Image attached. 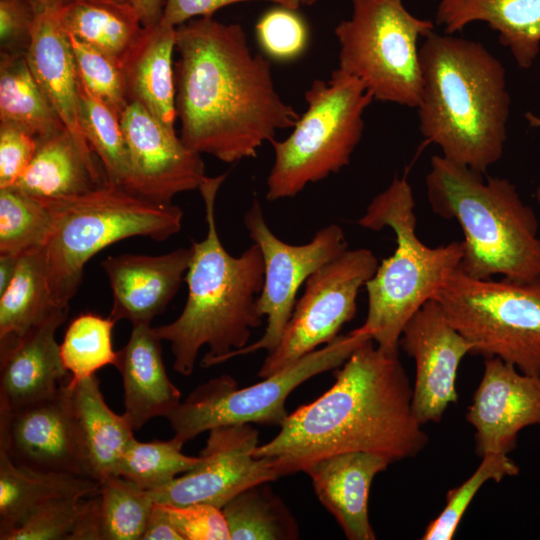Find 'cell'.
Here are the masks:
<instances>
[{
    "instance_id": "obj_1",
    "label": "cell",
    "mask_w": 540,
    "mask_h": 540,
    "mask_svg": "<svg viewBox=\"0 0 540 540\" xmlns=\"http://www.w3.org/2000/svg\"><path fill=\"white\" fill-rule=\"evenodd\" d=\"M176 111L181 139L225 163L255 157L300 115L275 88L271 64L239 24L212 16L177 27Z\"/></svg>"
},
{
    "instance_id": "obj_2",
    "label": "cell",
    "mask_w": 540,
    "mask_h": 540,
    "mask_svg": "<svg viewBox=\"0 0 540 540\" xmlns=\"http://www.w3.org/2000/svg\"><path fill=\"white\" fill-rule=\"evenodd\" d=\"M412 394L399 351L368 339L336 371L331 388L289 414L254 455L271 459L280 477L344 452L377 453L393 461L414 457L428 436L413 413Z\"/></svg>"
},
{
    "instance_id": "obj_3",
    "label": "cell",
    "mask_w": 540,
    "mask_h": 540,
    "mask_svg": "<svg viewBox=\"0 0 540 540\" xmlns=\"http://www.w3.org/2000/svg\"><path fill=\"white\" fill-rule=\"evenodd\" d=\"M419 131L442 156L485 174L504 152L506 69L482 43L435 31L420 45Z\"/></svg>"
},
{
    "instance_id": "obj_4",
    "label": "cell",
    "mask_w": 540,
    "mask_h": 540,
    "mask_svg": "<svg viewBox=\"0 0 540 540\" xmlns=\"http://www.w3.org/2000/svg\"><path fill=\"white\" fill-rule=\"evenodd\" d=\"M227 174L206 177L198 189L204 201L207 234L193 242V255L185 275L187 300L171 323L154 327L156 335L170 343L173 368L190 376L203 346L208 352L202 367L223 363L233 351L248 345L252 329L262 324L257 299L264 282L261 250L253 243L241 255L224 248L216 227L215 199Z\"/></svg>"
},
{
    "instance_id": "obj_5",
    "label": "cell",
    "mask_w": 540,
    "mask_h": 540,
    "mask_svg": "<svg viewBox=\"0 0 540 540\" xmlns=\"http://www.w3.org/2000/svg\"><path fill=\"white\" fill-rule=\"evenodd\" d=\"M442 155L426 175L432 211L460 225L464 240L458 270L475 279L528 280L540 276L538 219L505 178L488 177Z\"/></svg>"
},
{
    "instance_id": "obj_6",
    "label": "cell",
    "mask_w": 540,
    "mask_h": 540,
    "mask_svg": "<svg viewBox=\"0 0 540 540\" xmlns=\"http://www.w3.org/2000/svg\"><path fill=\"white\" fill-rule=\"evenodd\" d=\"M357 223L373 231L389 227L396 236L394 253L365 285L368 310L362 326L379 347L399 351L406 323L457 271L462 242L431 247L419 239L414 195L404 177H395L376 195Z\"/></svg>"
},
{
    "instance_id": "obj_7",
    "label": "cell",
    "mask_w": 540,
    "mask_h": 540,
    "mask_svg": "<svg viewBox=\"0 0 540 540\" xmlns=\"http://www.w3.org/2000/svg\"><path fill=\"white\" fill-rule=\"evenodd\" d=\"M53 225L42 248L53 303L68 309L86 263L111 244L143 236L164 241L178 233L183 211L161 205L108 182L83 194L41 198Z\"/></svg>"
},
{
    "instance_id": "obj_8",
    "label": "cell",
    "mask_w": 540,
    "mask_h": 540,
    "mask_svg": "<svg viewBox=\"0 0 540 540\" xmlns=\"http://www.w3.org/2000/svg\"><path fill=\"white\" fill-rule=\"evenodd\" d=\"M374 101L361 81L338 68L328 80L316 79L305 91L306 110L284 140H272L273 165L266 199L296 196L349 165L365 127L364 113Z\"/></svg>"
},
{
    "instance_id": "obj_9",
    "label": "cell",
    "mask_w": 540,
    "mask_h": 540,
    "mask_svg": "<svg viewBox=\"0 0 540 540\" xmlns=\"http://www.w3.org/2000/svg\"><path fill=\"white\" fill-rule=\"evenodd\" d=\"M434 23L411 14L403 0H352L334 29L338 69L357 78L374 101L417 108L422 89L420 38Z\"/></svg>"
},
{
    "instance_id": "obj_10",
    "label": "cell",
    "mask_w": 540,
    "mask_h": 540,
    "mask_svg": "<svg viewBox=\"0 0 540 540\" xmlns=\"http://www.w3.org/2000/svg\"><path fill=\"white\" fill-rule=\"evenodd\" d=\"M433 299L471 354L497 357L540 376V276L475 279L457 271Z\"/></svg>"
},
{
    "instance_id": "obj_11",
    "label": "cell",
    "mask_w": 540,
    "mask_h": 540,
    "mask_svg": "<svg viewBox=\"0 0 540 540\" xmlns=\"http://www.w3.org/2000/svg\"><path fill=\"white\" fill-rule=\"evenodd\" d=\"M368 339L370 334L360 326L245 388L229 375L199 385L166 417L174 437L186 443L212 428L233 424L280 427L289 415L285 403L290 393L308 379L342 366Z\"/></svg>"
},
{
    "instance_id": "obj_12",
    "label": "cell",
    "mask_w": 540,
    "mask_h": 540,
    "mask_svg": "<svg viewBox=\"0 0 540 540\" xmlns=\"http://www.w3.org/2000/svg\"><path fill=\"white\" fill-rule=\"evenodd\" d=\"M378 265L371 250L346 249L315 271L306 280L281 340L264 359L258 376L263 379L277 373L334 340L355 316L359 291Z\"/></svg>"
},
{
    "instance_id": "obj_13",
    "label": "cell",
    "mask_w": 540,
    "mask_h": 540,
    "mask_svg": "<svg viewBox=\"0 0 540 540\" xmlns=\"http://www.w3.org/2000/svg\"><path fill=\"white\" fill-rule=\"evenodd\" d=\"M244 225L263 256L264 282L257 309L266 317L267 325L260 339L230 352L223 362L261 349L272 352L291 317L299 288L315 271L347 249L344 231L337 224L318 230L312 240L303 245L282 241L267 225L257 199L246 211Z\"/></svg>"
},
{
    "instance_id": "obj_14",
    "label": "cell",
    "mask_w": 540,
    "mask_h": 540,
    "mask_svg": "<svg viewBox=\"0 0 540 540\" xmlns=\"http://www.w3.org/2000/svg\"><path fill=\"white\" fill-rule=\"evenodd\" d=\"M208 432L200 463L150 490L154 502L207 503L222 508L247 488L280 478L271 459L254 455L258 430L251 424L218 426Z\"/></svg>"
},
{
    "instance_id": "obj_15",
    "label": "cell",
    "mask_w": 540,
    "mask_h": 540,
    "mask_svg": "<svg viewBox=\"0 0 540 540\" xmlns=\"http://www.w3.org/2000/svg\"><path fill=\"white\" fill-rule=\"evenodd\" d=\"M120 123L129 161L124 188L161 205H171L177 194L200 188L207 177L201 154L175 130L135 102L126 106Z\"/></svg>"
},
{
    "instance_id": "obj_16",
    "label": "cell",
    "mask_w": 540,
    "mask_h": 540,
    "mask_svg": "<svg viewBox=\"0 0 540 540\" xmlns=\"http://www.w3.org/2000/svg\"><path fill=\"white\" fill-rule=\"evenodd\" d=\"M68 380L48 399L15 411H0V448L21 466L91 478Z\"/></svg>"
},
{
    "instance_id": "obj_17",
    "label": "cell",
    "mask_w": 540,
    "mask_h": 540,
    "mask_svg": "<svg viewBox=\"0 0 540 540\" xmlns=\"http://www.w3.org/2000/svg\"><path fill=\"white\" fill-rule=\"evenodd\" d=\"M399 347L415 362L412 409L416 419L422 426L440 422L449 405L458 400L457 372L471 345L431 299L406 323Z\"/></svg>"
},
{
    "instance_id": "obj_18",
    "label": "cell",
    "mask_w": 540,
    "mask_h": 540,
    "mask_svg": "<svg viewBox=\"0 0 540 540\" xmlns=\"http://www.w3.org/2000/svg\"><path fill=\"white\" fill-rule=\"evenodd\" d=\"M466 418L475 429L480 457L508 454L521 430L540 425V376L525 374L497 357L485 358Z\"/></svg>"
},
{
    "instance_id": "obj_19",
    "label": "cell",
    "mask_w": 540,
    "mask_h": 540,
    "mask_svg": "<svg viewBox=\"0 0 540 540\" xmlns=\"http://www.w3.org/2000/svg\"><path fill=\"white\" fill-rule=\"evenodd\" d=\"M67 315L68 309L58 308L22 336L0 343V411L48 399L70 378L55 337Z\"/></svg>"
},
{
    "instance_id": "obj_20",
    "label": "cell",
    "mask_w": 540,
    "mask_h": 540,
    "mask_svg": "<svg viewBox=\"0 0 540 540\" xmlns=\"http://www.w3.org/2000/svg\"><path fill=\"white\" fill-rule=\"evenodd\" d=\"M193 248L162 255L120 254L101 261L113 297L109 317L132 325L150 324L177 293L190 266Z\"/></svg>"
},
{
    "instance_id": "obj_21",
    "label": "cell",
    "mask_w": 540,
    "mask_h": 540,
    "mask_svg": "<svg viewBox=\"0 0 540 540\" xmlns=\"http://www.w3.org/2000/svg\"><path fill=\"white\" fill-rule=\"evenodd\" d=\"M394 462L390 457L363 451L323 457L305 472L321 504L334 516L349 540H374L368 500L375 476Z\"/></svg>"
},
{
    "instance_id": "obj_22",
    "label": "cell",
    "mask_w": 540,
    "mask_h": 540,
    "mask_svg": "<svg viewBox=\"0 0 540 540\" xmlns=\"http://www.w3.org/2000/svg\"><path fill=\"white\" fill-rule=\"evenodd\" d=\"M36 15L26 58L32 73L80 149L94 157L79 123L75 56L56 15V0H34Z\"/></svg>"
},
{
    "instance_id": "obj_23",
    "label": "cell",
    "mask_w": 540,
    "mask_h": 540,
    "mask_svg": "<svg viewBox=\"0 0 540 540\" xmlns=\"http://www.w3.org/2000/svg\"><path fill=\"white\" fill-rule=\"evenodd\" d=\"M161 341L150 324H136L125 346L117 351L123 415L134 431L152 418L167 417L181 402V393L166 372Z\"/></svg>"
},
{
    "instance_id": "obj_24",
    "label": "cell",
    "mask_w": 540,
    "mask_h": 540,
    "mask_svg": "<svg viewBox=\"0 0 540 540\" xmlns=\"http://www.w3.org/2000/svg\"><path fill=\"white\" fill-rule=\"evenodd\" d=\"M435 22L447 34L486 23L521 69H529L540 53V0H438Z\"/></svg>"
},
{
    "instance_id": "obj_25",
    "label": "cell",
    "mask_w": 540,
    "mask_h": 540,
    "mask_svg": "<svg viewBox=\"0 0 540 540\" xmlns=\"http://www.w3.org/2000/svg\"><path fill=\"white\" fill-rule=\"evenodd\" d=\"M177 27L159 22L143 32L123 62L129 102L175 130L176 88L173 52Z\"/></svg>"
},
{
    "instance_id": "obj_26",
    "label": "cell",
    "mask_w": 540,
    "mask_h": 540,
    "mask_svg": "<svg viewBox=\"0 0 540 540\" xmlns=\"http://www.w3.org/2000/svg\"><path fill=\"white\" fill-rule=\"evenodd\" d=\"M68 387L91 478L100 482L117 475L119 463L135 438L133 428L123 414H116L106 404L95 374L77 381L69 379Z\"/></svg>"
},
{
    "instance_id": "obj_27",
    "label": "cell",
    "mask_w": 540,
    "mask_h": 540,
    "mask_svg": "<svg viewBox=\"0 0 540 540\" xmlns=\"http://www.w3.org/2000/svg\"><path fill=\"white\" fill-rule=\"evenodd\" d=\"M37 141L30 164L11 187L48 199L83 194L107 182L67 129Z\"/></svg>"
},
{
    "instance_id": "obj_28",
    "label": "cell",
    "mask_w": 540,
    "mask_h": 540,
    "mask_svg": "<svg viewBox=\"0 0 540 540\" xmlns=\"http://www.w3.org/2000/svg\"><path fill=\"white\" fill-rule=\"evenodd\" d=\"M62 29L76 39L124 62L143 32L130 2L116 0H56Z\"/></svg>"
},
{
    "instance_id": "obj_29",
    "label": "cell",
    "mask_w": 540,
    "mask_h": 540,
    "mask_svg": "<svg viewBox=\"0 0 540 540\" xmlns=\"http://www.w3.org/2000/svg\"><path fill=\"white\" fill-rule=\"evenodd\" d=\"M99 482L80 475L42 471L14 463L0 448V534L50 499L98 494Z\"/></svg>"
},
{
    "instance_id": "obj_30",
    "label": "cell",
    "mask_w": 540,
    "mask_h": 540,
    "mask_svg": "<svg viewBox=\"0 0 540 540\" xmlns=\"http://www.w3.org/2000/svg\"><path fill=\"white\" fill-rule=\"evenodd\" d=\"M0 122L18 126L37 140L66 129L32 73L26 55L1 54Z\"/></svg>"
},
{
    "instance_id": "obj_31",
    "label": "cell",
    "mask_w": 540,
    "mask_h": 540,
    "mask_svg": "<svg viewBox=\"0 0 540 540\" xmlns=\"http://www.w3.org/2000/svg\"><path fill=\"white\" fill-rule=\"evenodd\" d=\"M56 309L42 248L20 254L11 282L0 293V343L22 336Z\"/></svg>"
},
{
    "instance_id": "obj_32",
    "label": "cell",
    "mask_w": 540,
    "mask_h": 540,
    "mask_svg": "<svg viewBox=\"0 0 540 540\" xmlns=\"http://www.w3.org/2000/svg\"><path fill=\"white\" fill-rule=\"evenodd\" d=\"M253 485L222 507L230 540H294L297 522L284 502L267 485Z\"/></svg>"
},
{
    "instance_id": "obj_33",
    "label": "cell",
    "mask_w": 540,
    "mask_h": 540,
    "mask_svg": "<svg viewBox=\"0 0 540 540\" xmlns=\"http://www.w3.org/2000/svg\"><path fill=\"white\" fill-rule=\"evenodd\" d=\"M78 109L82 134L100 158L107 182L124 187L129 176V161L120 118L84 85L80 77Z\"/></svg>"
},
{
    "instance_id": "obj_34",
    "label": "cell",
    "mask_w": 540,
    "mask_h": 540,
    "mask_svg": "<svg viewBox=\"0 0 540 540\" xmlns=\"http://www.w3.org/2000/svg\"><path fill=\"white\" fill-rule=\"evenodd\" d=\"M153 504L149 490L123 476L101 480L98 518L102 540H141Z\"/></svg>"
},
{
    "instance_id": "obj_35",
    "label": "cell",
    "mask_w": 540,
    "mask_h": 540,
    "mask_svg": "<svg viewBox=\"0 0 540 540\" xmlns=\"http://www.w3.org/2000/svg\"><path fill=\"white\" fill-rule=\"evenodd\" d=\"M52 225L51 210L41 198L14 187L0 188V255L43 248Z\"/></svg>"
},
{
    "instance_id": "obj_36",
    "label": "cell",
    "mask_w": 540,
    "mask_h": 540,
    "mask_svg": "<svg viewBox=\"0 0 540 540\" xmlns=\"http://www.w3.org/2000/svg\"><path fill=\"white\" fill-rule=\"evenodd\" d=\"M116 322L95 313H82L68 325L60 353L70 379L77 381L95 374L107 365L116 366L118 352L112 346Z\"/></svg>"
},
{
    "instance_id": "obj_37",
    "label": "cell",
    "mask_w": 540,
    "mask_h": 540,
    "mask_svg": "<svg viewBox=\"0 0 540 540\" xmlns=\"http://www.w3.org/2000/svg\"><path fill=\"white\" fill-rule=\"evenodd\" d=\"M183 445L174 436L167 441L151 442L134 438L119 463L117 475L149 491L163 486L201 461L200 456L182 453Z\"/></svg>"
},
{
    "instance_id": "obj_38",
    "label": "cell",
    "mask_w": 540,
    "mask_h": 540,
    "mask_svg": "<svg viewBox=\"0 0 540 540\" xmlns=\"http://www.w3.org/2000/svg\"><path fill=\"white\" fill-rule=\"evenodd\" d=\"M96 495L62 497L32 508L1 540H73L79 524L93 507Z\"/></svg>"
},
{
    "instance_id": "obj_39",
    "label": "cell",
    "mask_w": 540,
    "mask_h": 540,
    "mask_svg": "<svg viewBox=\"0 0 540 540\" xmlns=\"http://www.w3.org/2000/svg\"><path fill=\"white\" fill-rule=\"evenodd\" d=\"M519 467L508 454H486L473 474L461 485L449 490L446 504L439 515L426 527L423 540H451L470 503L488 481L500 482L505 477L516 476Z\"/></svg>"
},
{
    "instance_id": "obj_40",
    "label": "cell",
    "mask_w": 540,
    "mask_h": 540,
    "mask_svg": "<svg viewBox=\"0 0 540 540\" xmlns=\"http://www.w3.org/2000/svg\"><path fill=\"white\" fill-rule=\"evenodd\" d=\"M68 36L81 81L120 118L130 103L123 63L71 35Z\"/></svg>"
},
{
    "instance_id": "obj_41",
    "label": "cell",
    "mask_w": 540,
    "mask_h": 540,
    "mask_svg": "<svg viewBox=\"0 0 540 540\" xmlns=\"http://www.w3.org/2000/svg\"><path fill=\"white\" fill-rule=\"evenodd\" d=\"M297 10L278 6L264 13L256 24L262 50L272 59L291 61L308 46L309 32Z\"/></svg>"
},
{
    "instance_id": "obj_42",
    "label": "cell",
    "mask_w": 540,
    "mask_h": 540,
    "mask_svg": "<svg viewBox=\"0 0 540 540\" xmlns=\"http://www.w3.org/2000/svg\"><path fill=\"white\" fill-rule=\"evenodd\" d=\"M183 540H230L222 508L207 503H162Z\"/></svg>"
},
{
    "instance_id": "obj_43",
    "label": "cell",
    "mask_w": 540,
    "mask_h": 540,
    "mask_svg": "<svg viewBox=\"0 0 540 540\" xmlns=\"http://www.w3.org/2000/svg\"><path fill=\"white\" fill-rule=\"evenodd\" d=\"M35 15L34 0H0L1 54L26 55Z\"/></svg>"
},
{
    "instance_id": "obj_44",
    "label": "cell",
    "mask_w": 540,
    "mask_h": 540,
    "mask_svg": "<svg viewBox=\"0 0 540 540\" xmlns=\"http://www.w3.org/2000/svg\"><path fill=\"white\" fill-rule=\"evenodd\" d=\"M37 139L24 129L0 122V188L11 187L30 164Z\"/></svg>"
},
{
    "instance_id": "obj_45",
    "label": "cell",
    "mask_w": 540,
    "mask_h": 540,
    "mask_svg": "<svg viewBox=\"0 0 540 540\" xmlns=\"http://www.w3.org/2000/svg\"><path fill=\"white\" fill-rule=\"evenodd\" d=\"M247 1H268L294 10L301 6L298 0H165L160 22L178 27L195 17L213 16L222 7Z\"/></svg>"
},
{
    "instance_id": "obj_46",
    "label": "cell",
    "mask_w": 540,
    "mask_h": 540,
    "mask_svg": "<svg viewBox=\"0 0 540 540\" xmlns=\"http://www.w3.org/2000/svg\"><path fill=\"white\" fill-rule=\"evenodd\" d=\"M141 540H183L162 503L154 502Z\"/></svg>"
},
{
    "instance_id": "obj_47",
    "label": "cell",
    "mask_w": 540,
    "mask_h": 540,
    "mask_svg": "<svg viewBox=\"0 0 540 540\" xmlns=\"http://www.w3.org/2000/svg\"><path fill=\"white\" fill-rule=\"evenodd\" d=\"M137 11L143 27H150L160 22L165 0H130Z\"/></svg>"
},
{
    "instance_id": "obj_48",
    "label": "cell",
    "mask_w": 540,
    "mask_h": 540,
    "mask_svg": "<svg viewBox=\"0 0 540 540\" xmlns=\"http://www.w3.org/2000/svg\"><path fill=\"white\" fill-rule=\"evenodd\" d=\"M17 260L18 256L0 255V293H2L11 282L15 273Z\"/></svg>"
},
{
    "instance_id": "obj_49",
    "label": "cell",
    "mask_w": 540,
    "mask_h": 540,
    "mask_svg": "<svg viewBox=\"0 0 540 540\" xmlns=\"http://www.w3.org/2000/svg\"><path fill=\"white\" fill-rule=\"evenodd\" d=\"M526 121L531 127H537L540 128V116L535 115L532 112H526L524 115ZM535 197L540 202V184L537 186L535 190Z\"/></svg>"
},
{
    "instance_id": "obj_50",
    "label": "cell",
    "mask_w": 540,
    "mask_h": 540,
    "mask_svg": "<svg viewBox=\"0 0 540 540\" xmlns=\"http://www.w3.org/2000/svg\"><path fill=\"white\" fill-rule=\"evenodd\" d=\"M300 5L304 6H312L316 4L319 0H298Z\"/></svg>"
},
{
    "instance_id": "obj_51",
    "label": "cell",
    "mask_w": 540,
    "mask_h": 540,
    "mask_svg": "<svg viewBox=\"0 0 540 540\" xmlns=\"http://www.w3.org/2000/svg\"><path fill=\"white\" fill-rule=\"evenodd\" d=\"M116 1H121V2H130V0H116Z\"/></svg>"
}]
</instances>
